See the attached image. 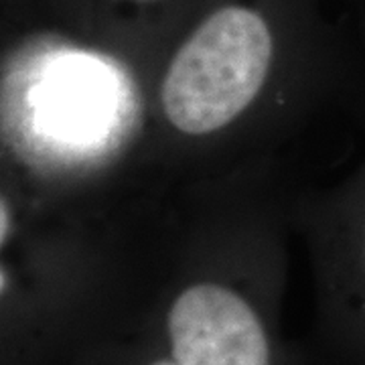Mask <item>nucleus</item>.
<instances>
[{
    "label": "nucleus",
    "mask_w": 365,
    "mask_h": 365,
    "mask_svg": "<svg viewBox=\"0 0 365 365\" xmlns=\"http://www.w3.org/2000/svg\"><path fill=\"white\" fill-rule=\"evenodd\" d=\"M359 67L319 0H197L140 76L128 181L179 182L270 160Z\"/></svg>",
    "instance_id": "f257e3e1"
},
{
    "label": "nucleus",
    "mask_w": 365,
    "mask_h": 365,
    "mask_svg": "<svg viewBox=\"0 0 365 365\" xmlns=\"http://www.w3.org/2000/svg\"><path fill=\"white\" fill-rule=\"evenodd\" d=\"M287 197L272 158L134 191L128 299L177 365H302L280 327Z\"/></svg>",
    "instance_id": "f03ea898"
},
{
    "label": "nucleus",
    "mask_w": 365,
    "mask_h": 365,
    "mask_svg": "<svg viewBox=\"0 0 365 365\" xmlns=\"http://www.w3.org/2000/svg\"><path fill=\"white\" fill-rule=\"evenodd\" d=\"M2 179L41 199H91L128 179L143 132L138 73L98 45L4 59Z\"/></svg>",
    "instance_id": "7ed1b4c3"
},
{
    "label": "nucleus",
    "mask_w": 365,
    "mask_h": 365,
    "mask_svg": "<svg viewBox=\"0 0 365 365\" xmlns=\"http://www.w3.org/2000/svg\"><path fill=\"white\" fill-rule=\"evenodd\" d=\"M126 276L116 193L41 199L0 189V365H61Z\"/></svg>",
    "instance_id": "20e7f679"
},
{
    "label": "nucleus",
    "mask_w": 365,
    "mask_h": 365,
    "mask_svg": "<svg viewBox=\"0 0 365 365\" xmlns=\"http://www.w3.org/2000/svg\"><path fill=\"white\" fill-rule=\"evenodd\" d=\"M287 211L311 260L321 351L365 365V160L333 187L288 193Z\"/></svg>",
    "instance_id": "39448f33"
},
{
    "label": "nucleus",
    "mask_w": 365,
    "mask_h": 365,
    "mask_svg": "<svg viewBox=\"0 0 365 365\" xmlns=\"http://www.w3.org/2000/svg\"><path fill=\"white\" fill-rule=\"evenodd\" d=\"M197 0H91L88 43L130 66L138 78Z\"/></svg>",
    "instance_id": "423d86ee"
},
{
    "label": "nucleus",
    "mask_w": 365,
    "mask_h": 365,
    "mask_svg": "<svg viewBox=\"0 0 365 365\" xmlns=\"http://www.w3.org/2000/svg\"><path fill=\"white\" fill-rule=\"evenodd\" d=\"M61 365H177L128 299V282L88 327Z\"/></svg>",
    "instance_id": "0eeeda50"
},
{
    "label": "nucleus",
    "mask_w": 365,
    "mask_h": 365,
    "mask_svg": "<svg viewBox=\"0 0 365 365\" xmlns=\"http://www.w3.org/2000/svg\"><path fill=\"white\" fill-rule=\"evenodd\" d=\"M47 4L55 19H59V25L86 41L90 31L91 0H47Z\"/></svg>",
    "instance_id": "6e6552de"
}]
</instances>
